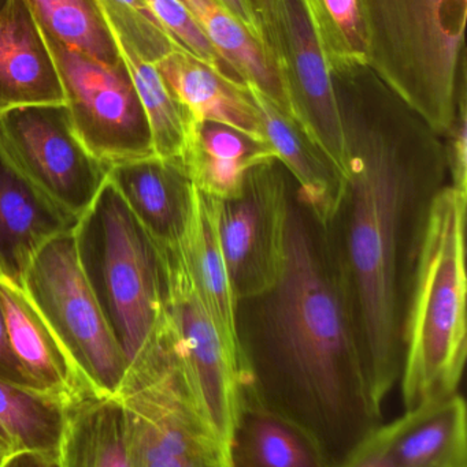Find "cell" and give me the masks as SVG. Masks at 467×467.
I'll list each match as a JSON object with an SVG mask.
<instances>
[{"label": "cell", "instance_id": "6da1fadb", "mask_svg": "<svg viewBox=\"0 0 467 467\" xmlns=\"http://www.w3.org/2000/svg\"><path fill=\"white\" fill-rule=\"evenodd\" d=\"M345 130V191L329 227L376 403L399 383L403 324L430 208L449 183L443 139L367 65L329 68Z\"/></svg>", "mask_w": 467, "mask_h": 467}, {"label": "cell", "instance_id": "7a4b0ae2", "mask_svg": "<svg viewBox=\"0 0 467 467\" xmlns=\"http://www.w3.org/2000/svg\"><path fill=\"white\" fill-rule=\"evenodd\" d=\"M236 326L241 386L306 431L329 467L383 424L336 241L295 183L281 275L271 290L238 302Z\"/></svg>", "mask_w": 467, "mask_h": 467}, {"label": "cell", "instance_id": "3957f363", "mask_svg": "<svg viewBox=\"0 0 467 467\" xmlns=\"http://www.w3.org/2000/svg\"><path fill=\"white\" fill-rule=\"evenodd\" d=\"M467 194L447 183L433 202L403 324L406 410L460 392L467 357Z\"/></svg>", "mask_w": 467, "mask_h": 467}, {"label": "cell", "instance_id": "277c9868", "mask_svg": "<svg viewBox=\"0 0 467 467\" xmlns=\"http://www.w3.org/2000/svg\"><path fill=\"white\" fill-rule=\"evenodd\" d=\"M366 63L438 136L466 82L467 0H358Z\"/></svg>", "mask_w": 467, "mask_h": 467}, {"label": "cell", "instance_id": "5b68a950", "mask_svg": "<svg viewBox=\"0 0 467 467\" xmlns=\"http://www.w3.org/2000/svg\"><path fill=\"white\" fill-rule=\"evenodd\" d=\"M73 233L80 265L129 369L155 339L166 313L161 247L109 180Z\"/></svg>", "mask_w": 467, "mask_h": 467}, {"label": "cell", "instance_id": "8992f818", "mask_svg": "<svg viewBox=\"0 0 467 467\" xmlns=\"http://www.w3.org/2000/svg\"><path fill=\"white\" fill-rule=\"evenodd\" d=\"M118 397L128 417L133 467H227L165 332L129 367Z\"/></svg>", "mask_w": 467, "mask_h": 467}, {"label": "cell", "instance_id": "52a82bcc", "mask_svg": "<svg viewBox=\"0 0 467 467\" xmlns=\"http://www.w3.org/2000/svg\"><path fill=\"white\" fill-rule=\"evenodd\" d=\"M73 232L55 236L38 250L22 288L90 387L118 397L128 362L80 265Z\"/></svg>", "mask_w": 467, "mask_h": 467}, {"label": "cell", "instance_id": "ba28073f", "mask_svg": "<svg viewBox=\"0 0 467 467\" xmlns=\"http://www.w3.org/2000/svg\"><path fill=\"white\" fill-rule=\"evenodd\" d=\"M161 250L166 274L165 332L192 403L225 454L240 400V361L200 299L180 247Z\"/></svg>", "mask_w": 467, "mask_h": 467}, {"label": "cell", "instance_id": "9c48e42d", "mask_svg": "<svg viewBox=\"0 0 467 467\" xmlns=\"http://www.w3.org/2000/svg\"><path fill=\"white\" fill-rule=\"evenodd\" d=\"M0 150L27 182L77 221L109 180L110 167L82 144L66 104L0 112Z\"/></svg>", "mask_w": 467, "mask_h": 467}, {"label": "cell", "instance_id": "30bf717a", "mask_svg": "<svg viewBox=\"0 0 467 467\" xmlns=\"http://www.w3.org/2000/svg\"><path fill=\"white\" fill-rule=\"evenodd\" d=\"M43 35L85 148L109 167L155 155L147 117L122 59L101 62Z\"/></svg>", "mask_w": 467, "mask_h": 467}, {"label": "cell", "instance_id": "8fae6325", "mask_svg": "<svg viewBox=\"0 0 467 467\" xmlns=\"http://www.w3.org/2000/svg\"><path fill=\"white\" fill-rule=\"evenodd\" d=\"M290 115L345 175L347 148L325 55L303 0H252Z\"/></svg>", "mask_w": 467, "mask_h": 467}, {"label": "cell", "instance_id": "7c38bea8", "mask_svg": "<svg viewBox=\"0 0 467 467\" xmlns=\"http://www.w3.org/2000/svg\"><path fill=\"white\" fill-rule=\"evenodd\" d=\"M293 181L279 161L254 167L235 199L219 200V238L236 302L274 287L285 257Z\"/></svg>", "mask_w": 467, "mask_h": 467}, {"label": "cell", "instance_id": "4fadbf2b", "mask_svg": "<svg viewBox=\"0 0 467 467\" xmlns=\"http://www.w3.org/2000/svg\"><path fill=\"white\" fill-rule=\"evenodd\" d=\"M109 181L161 249L183 244L195 204V186L183 161L154 155L115 164Z\"/></svg>", "mask_w": 467, "mask_h": 467}, {"label": "cell", "instance_id": "5bb4252c", "mask_svg": "<svg viewBox=\"0 0 467 467\" xmlns=\"http://www.w3.org/2000/svg\"><path fill=\"white\" fill-rule=\"evenodd\" d=\"M370 441L400 467H467L466 403L460 392L409 409Z\"/></svg>", "mask_w": 467, "mask_h": 467}, {"label": "cell", "instance_id": "9a60e30c", "mask_svg": "<svg viewBox=\"0 0 467 467\" xmlns=\"http://www.w3.org/2000/svg\"><path fill=\"white\" fill-rule=\"evenodd\" d=\"M65 104L54 57L25 0L0 11V112Z\"/></svg>", "mask_w": 467, "mask_h": 467}, {"label": "cell", "instance_id": "2e32d148", "mask_svg": "<svg viewBox=\"0 0 467 467\" xmlns=\"http://www.w3.org/2000/svg\"><path fill=\"white\" fill-rule=\"evenodd\" d=\"M0 299L14 356L35 391L60 406L96 392L24 288L0 282Z\"/></svg>", "mask_w": 467, "mask_h": 467}, {"label": "cell", "instance_id": "e0dca14e", "mask_svg": "<svg viewBox=\"0 0 467 467\" xmlns=\"http://www.w3.org/2000/svg\"><path fill=\"white\" fill-rule=\"evenodd\" d=\"M77 222L27 182L0 150V282L22 287L38 250L73 232Z\"/></svg>", "mask_w": 467, "mask_h": 467}, {"label": "cell", "instance_id": "ac0fdd59", "mask_svg": "<svg viewBox=\"0 0 467 467\" xmlns=\"http://www.w3.org/2000/svg\"><path fill=\"white\" fill-rule=\"evenodd\" d=\"M173 98L194 122L229 126L255 140L263 139L260 112L244 82L208 66L181 48L155 63Z\"/></svg>", "mask_w": 467, "mask_h": 467}, {"label": "cell", "instance_id": "d6986e66", "mask_svg": "<svg viewBox=\"0 0 467 467\" xmlns=\"http://www.w3.org/2000/svg\"><path fill=\"white\" fill-rule=\"evenodd\" d=\"M246 85L260 112L263 139L292 178L299 199L331 223L345 191V175L288 112L254 85Z\"/></svg>", "mask_w": 467, "mask_h": 467}, {"label": "cell", "instance_id": "ffe728a7", "mask_svg": "<svg viewBox=\"0 0 467 467\" xmlns=\"http://www.w3.org/2000/svg\"><path fill=\"white\" fill-rule=\"evenodd\" d=\"M227 467H329L314 439L243 386L225 450Z\"/></svg>", "mask_w": 467, "mask_h": 467}, {"label": "cell", "instance_id": "44dd1931", "mask_svg": "<svg viewBox=\"0 0 467 467\" xmlns=\"http://www.w3.org/2000/svg\"><path fill=\"white\" fill-rule=\"evenodd\" d=\"M57 458L60 467H133L121 398L87 392L65 403Z\"/></svg>", "mask_w": 467, "mask_h": 467}, {"label": "cell", "instance_id": "7402d4cb", "mask_svg": "<svg viewBox=\"0 0 467 467\" xmlns=\"http://www.w3.org/2000/svg\"><path fill=\"white\" fill-rule=\"evenodd\" d=\"M271 161L277 158L268 142L214 122H192L183 155L195 188L221 202L238 197L247 174Z\"/></svg>", "mask_w": 467, "mask_h": 467}, {"label": "cell", "instance_id": "603a6c76", "mask_svg": "<svg viewBox=\"0 0 467 467\" xmlns=\"http://www.w3.org/2000/svg\"><path fill=\"white\" fill-rule=\"evenodd\" d=\"M197 293L228 345L239 353L236 302L219 238V200L195 188L194 213L180 246Z\"/></svg>", "mask_w": 467, "mask_h": 467}, {"label": "cell", "instance_id": "cb8c5ba5", "mask_svg": "<svg viewBox=\"0 0 467 467\" xmlns=\"http://www.w3.org/2000/svg\"><path fill=\"white\" fill-rule=\"evenodd\" d=\"M213 44L238 81L254 85L290 114L287 98L262 47L219 0H178Z\"/></svg>", "mask_w": 467, "mask_h": 467}, {"label": "cell", "instance_id": "d4e9b609", "mask_svg": "<svg viewBox=\"0 0 467 467\" xmlns=\"http://www.w3.org/2000/svg\"><path fill=\"white\" fill-rule=\"evenodd\" d=\"M115 44L147 117L155 156L183 161L194 119L173 98L154 63L143 59L129 47L117 41Z\"/></svg>", "mask_w": 467, "mask_h": 467}, {"label": "cell", "instance_id": "484cf974", "mask_svg": "<svg viewBox=\"0 0 467 467\" xmlns=\"http://www.w3.org/2000/svg\"><path fill=\"white\" fill-rule=\"evenodd\" d=\"M62 406L51 398L0 380V441L14 452L57 455Z\"/></svg>", "mask_w": 467, "mask_h": 467}, {"label": "cell", "instance_id": "4316f807", "mask_svg": "<svg viewBox=\"0 0 467 467\" xmlns=\"http://www.w3.org/2000/svg\"><path fill=\"white\" fill-rule=\"evenodd\" d=\"M44 33L92 59L121 60L98 0H25Z\"/></svg>", "mask_w": 467, "mask_h": 467}, {"label": "cell", "instance_id": "83f0119b", "mask_svg": "<svg viewBox=\"0 0 467 467\" xmlns=\"http://www.w3.org/2000/svg\"><path fill=\"white\" fill-rule=\"evenodd\" d=\"M303 5L329 68L367 65L358 0H303Z\"/></svg>", "mask_w": 467, "mask_h": 467}, {"label": "cell", "instance_id": "f1b7e54d", "mask_svg": "<svg viewBox=\"0 0 467 467\" xmlns=\"http://www.w3.org/2000/svg\"><path fill=\"white\" fill-rule=\"evenodd\" d=\"M117 43L155 65L173 49L180 48L162 29L143 0H98Z\"/></svg>", "mask_w": 467, "mask_h": 467}, {"label": "cell", "instance_id": "f546056e", "mask_svg": "<svg viewBox=\"0 0 467 467\" xmlns=\"http://www.w3.org/2000/svg\"><path fill=\"white\" fill-rule=\"evenodd\" d=\"M143 2L175 46L194 55L202 62L207 63L216 70L235 78L225 65L221 55L214 48L213 44L206 37L205 33L200 30L196 22L178 0H143Z\"/></svg>", "mask_w": 467, "mask_h": 467}, {"label": "cell", "instance_id": "4dcf8cb0", "mask_svg": "<svg viewBox=\"0 0 467 467\" xmlns=\"http://www.w3.org/2000/svg\"><path fill=\"white\" fill-rule=\"evenodd\" d=\"M449 183L467 194V107L466 84L458 96L457 114L443 137Z\"/></svg>", "mask_w": 467, "mask_h": 467}, {"label": "cell", "instance_id": "1f68e13d", "mask_svg": "<svg viewBox=\"0 0 467 467\" xmlns=\"http://www.w3.org/2000/svg\"><path fill=\"white\" fill-rule=\"evenodd\" d=\"M0 380L16 386L33 389L32 384L27 380V375L22 370L21 365L16 361L8 340L7 326H5V310H3L2 299H0ZM35 391V389H33Z\"/></svg>", "mask_w": 467, "mask_h": 467}, {"label": "cell", "instance_id": "d6a6232c", "mask_svg": "<svg viewBox=\"0 0 467 467\" xmlns=\"http://www.w3.org/2000/svg\"><path fill=\"white\" fill-rule=\"evenodd\" d=\"M219 3L246 27L247 32L263 48L262 27H260L254 2L252 0H219Z\"/></svg>", "mask_w": 467, "mask_h": 467}, {"label": "cell", "instance_id": "836d02e7", "mask_svg": "<svg viewBox=\"0 0 467 467\" xmlns=\"http://www.w3.org/2000/svg\"><path fill=\"white\" fill-rule=\"evenodd\" d=\"M337 467H400L384 457L367 438L342 465Z\"/></svg>", "mask_w": 467, "mask_h": 467}, {"label": "cell", "instance_id": "e575fe53", "mask_svg": "<svg viewBox=\"0 0 467 467\" xmlns=\"http://www.w3.org/2000/svg\"><path fill=\"white\" fill-rule=\"evenodd\" d=\"M5 467H60L57 455L41 454L35 451H22L14 454Z\"/></svg>", "mask_w": 467, "mask_h": 467}, {"label": "cell", "instance_id": "d590c367", "mask_svg": "<svg viewBox=\"0 0 467 467\" xmlns=\"http://www.w3.org/2000/svg\"><path fill=\"white\" fill-rule=\"evenodd\" d=\"M13 455L14 452L11 451V450L8 449L2 441H0V467H5L7 461L10 460Z\"/></svg>", "mask_w": 467, "mask_h": 467}, {"label": "cell", "instance_id": "8d00e7d4", "mask_svg": "<svg viewBox=\"0 0 467 467\" xmlns=\"http://www.w3.org/2000/svg\"><path fill=\"white\" fill-rule=\"evenodd\" d=\"M8 2H10V0H0V11L5 7V5H7Z\"/></svg>", "mask_w": 467, "mask_h": 467}]
</instances>
